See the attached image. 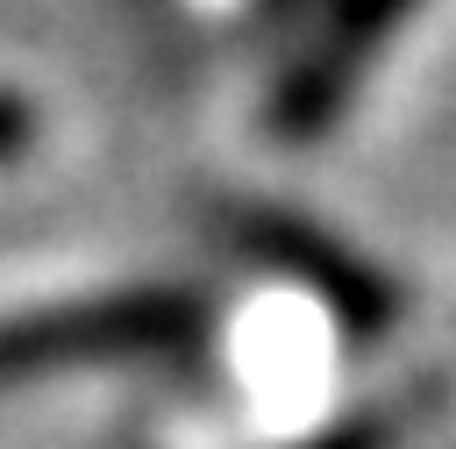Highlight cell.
I'll return each mask as SVG.
<instances>
[{
	"label": "cell",
	"mask_w": 456,
	"mask_h": 449,
	"mask_svg": "<svg viewBox=\"0 0 456 449\" xmlns=\"http://www.w3.org/2000/svg\"><path fill=\"white\" fill-rule=\"evenodd\" d=\"M214 328V299L200 285H107L78 299H43L0 314V392L71 371L171 363L200 349Z\"/></svg>",
	"instance_id": "cell-1"
},
{
	"label": "cell",
	"mask_w": 456,
	"mask_h": 449,
	"mask_svg": "<svg viewBox=\"0 0 456 449\" xmlns=\"http://www.w3.org/2000/svg\"><path fill=\"white\" fill-rule=\"evenodd\" d=\"M235 235H242V249L256 264H271L306 299H321V314L349 342H378L399 321V285L370 257H356L335 235H321L314 221H292V214H235Z\"/></svg>",
	"instance_id": "cell-2"
},
{
	"label": "cell",
	"mask_w": 456,
	"mask_h": 449,
	"mask_svg": "<svg viewBox=\"0 0 456 449\" xmlns=\"http://www.w3.org/2000/svg\"><path fill=\"white\" fill-rule=\"evenodd\" d=\"M399 435H406V399H370V406H349V413H335L328 428H314L285 449H392Z\"/></svg>",
	"instance_id": "cell-3"
},
{
	"label": "cell",
	"mask_w": 456,
	"mask_h": 449,
	"mask_svg": "<svg viewBox=\"0 0 456 449\" xmlns=\"http://www.w3.org/2000/svg\"><path fill=\"white\" fill-rule=\"evenodd\" d=\"M36 107L14 93V86H0V164H14V157H28L36 150Z\"/></svg>",
	"instance_id": "cell-4"
}]
</instances>
